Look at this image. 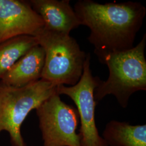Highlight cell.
Returning <instances> with one entry per match:
<instances>
[{
	"label": "cell",
	"instance_id": "cell-1",
	"mask_svg": "<svg viewBox=\"0 0 146 146\" xmlns=\"http://www.w3.org/2000/svg\"><path fill=\"white\" fill-rule=\"evenodd\" d=\"M74 10L81 25L89 28L88 40L101 63L109 54L134 47L146 15V7L133 1L101 4L92 0H80Z\"/></svg>",
	"mask_w": 146,
	"mask_h": 146
},
{
	"label": "cell",
	"instance_id": "cell-2",
	"mask_svg": "<svg viewBox=\"0 0 146 146\" xmlns=\"http://www.w3.org/2000/svg\"><path fill=\"white\" fill-rule=\"evenodd\" d=\"M145 33L136 46L120 52L110 53L101 63L107 65L109 76L100 82L94 91V99L97 102L105 96H115L120 106L125 108L131 96L137 92L146 90V60Z\"/></svg>",
	"mask_w": 146,
	"mask_h": 146
},
{
	"label": "cell",
	"instance_id": "cell-3",
	"mask_svg": "<svg viewBox=\"0 0 146 146\" xmlns=\"http://www.w3.org/2000/svg\"><path fill=\"white\" fill-rule=\"evenodd\" d=\"M36 38L44 52L41 79L56 86H73L79 81L87 54L70 35L44 28Z\"/></svg>",
	"mask_w": 146,
	"mask_h": 146
},
{
	"label": "cell",
	"instance_id": "cell-4",
	"mask_svg": "<svg viewBox=\"0 0 146 146\" xmlns=\"http://www.w3.org/2000/svg\"><path fill=\"white\" fill-rule=\"evenodd\" d=\"M56 88L42 79L19 88L0 82V133H8L11 146H28L21 134V125L32 110L56 93Z\"/></svg>",
	"mask_w": 146,
	"mask_h": 146
},
{
	"label": "cell",
	"instance_id": "cell-5",
	"mask_svg": "<svg viewBox=\"0 0 146 146\" xmlns=\"http://www.w3.org/2000/svg\"><path fill=\"white\" fill-rule=\"evenodd\" d=\"M60 96L55 93L35 110L43 146H81L78 110Z\"/></svg>",
	"mask_w": 146,
	"mask_h": 146
},
{
	"label": "cell",
	"instance_id": "cell-6",
	"mask_svg": "<svg viewBox=\"0 0 146 146\" xmlns=\"http://www.w3.org/2000/svg\"><path fill=\"white\" fill-rule=\"evenodd\" d=\"M90 58V54H87L82 75L78 82L73 86H58L56 93L68 96L76 106L81 123L79 133L81 146H108L100 135L95 122L96 102L94 99V91L101 80L92 74Z\"/></svg>",
	"mask_w": 146,
	"mask_h": 146
},
{
	"label": "cell",
	"instance_id": "cell-7",
	"mask_svg": "<svg viewBox=\"0 0 146 146\" xmlns=\"http://www.w3.org/2000/svg\"><path fill=\"white\" fill-rule=\"evenodd\" d=\"M44 28L28 1L0 0V43L20 36L35 37Z\"/></svg>",
	"mask_w": 146,
	"mask_h": 146
},
{
	"label": "cell",
	"instance_id": "cell-8",
	"mask_svg": "<svg viewBox=\"0 0 146 146\" xmlns=\"http://www.w3.org/2000/svg\"><path fill=\"white\" fill-rule=\"evenodd\" d=\"M40 16L47 31L70 35L81 22L69 0H31L28 1Z\"/></svg>",
	"mask_w": 146,
	"mask_h": 146
},
{
	"label": "cell",
	"instance_id": "cell-9",
	"mask_svg": "<svg viewBox=\"0 0 146 146\" xmlns=\"http://www.w3.org/2000/svg\"><path fill=\"white\" fill-rule=\"evenodd\" d=\"M44 52L39 44L32 48L17 60L1 79L8 86L22 87L41 79Z\"/></svg>",
	"mask_w": 146,
	"mask_h": 146
},
{
	"label": "cell",
	"instance_id": "cell-10",
	"mask_svg": "<svg viewBox=\"0 0 146 146\" xmlns=\"http://www.w3.org/2000/svg\"><path fill=\"white\" fill-rule=\"evenodd\" d=\"M102 138L108 146H146V125L111 120L106 125Z\"/></svg>",
	"mask_w": 146,
	"mask_h": 146
},
{
	"label": "cell",
	"instance_id": "cell-11",
	"mask_svg": "<svg viewBox=\"0 0 146 146\" xmlns=\"http://www.w3.org/2000/svg\"><path fill=\"white\" fill-rule=\"evenodd\" d=\"M36 37L23 35L0 43V80L7 71L32 48L38 45Z\"/></svg>",
	"mask_w": 146,
	"mask_h": 146
}]
</instances>
